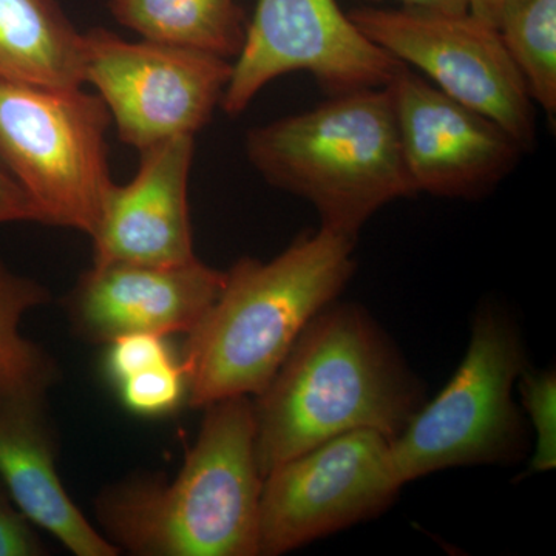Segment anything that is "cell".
Returning <instances> with one entry per match:
<instances>
[{
  "instance_id": "obj_1",
  "label": "cell",
  "mask_w": 556,
  "mask_h": 556,
  "mask_svg": "<svg viewBox=\"0 0 556 556\" xmlns=\"http://www.w3.org/2000/svg\"><path fill=\"white\" fill-rule=\"evenodd\" d=\"M426 402L424 383L378 321L334 300L252 399L260 473L351 431L393 441Z\"/></svg>"
},
{
  "instance_id": "obj_2",
  "label": "cell",
  "mask_w": 556,
  "mask_h": 556,
  "mask_svg": "<svg viewBox=\"0 0 556 556\" xmlns=\"http://www.w3.org/2000/svg\"><path fill=\"white\" fill-rule=\"evenodd\" d=\"M354 247L320 226L269 262L244 257L225 273L214 305L186 334L179 362L189 404L262 393L311 318L350 283Z\"/></svg>"
},
{
  "instance_id": "obj_3",
  "label": "cell",
  "mask_w": 556,
  "mask_h": 556,
  "mask_svg": "<svg viewBox=\"0 0 556 556\" xmlns=\"http://www.w3.org/2000/svg\"><path fill=\"white\" fill-rule=\"evenodd\" d=\"M263 477L252 399L207 405L195 445L172 481L135 477L105 489V538L137 556H258Z\"/></svg>"
},
{
  "instance_id": "obj_4",
  "label": "cell",
  "mask_w": 556,
  "mask_h": 556,
  "mask_svg": "<svg viewBox=\"0 0 556 556\" xmlns=\"http://www.w3.org/2000/svg\"><path fill=\"white\" fill-rule=\"evenodd\" d=\"M244 148L265 181L308 201L321 228L353 240L380 208L417 195L388 87L331 94L308 112L254 127Z\"/></svg>"
},
{
  "instance_id": "obj_5",
  "label": "cell",
  "mask_w": 556,
  "mask_h": 556,
  "mask_svg": "<svg viewBox=\"0 0 556 556\" xmlns=\"http://www.w3.org/2000/svg\"><path fill=\"white\" fill-rule=\"evenodd\" d=\"M526 368V345L514 317L482 306L453 378L391 441V460L402 484L447 468L521 460L529 434L514 387Z\"/></svg>"
},
{
  "instance_id": "obj_6",
  "label": "cell",
  "mask_w": 556,
  "mask_h": 556,
  "mask_svg": "<svg viewBox=\"0 0 556 556\" xmlns=\"http://www.w3.org/2000/svg\"><path fill=\"white\" fill-rule=\"evenodd\" d=\"M109 109L97 93L0 80V163L43 225L91 233L113 181Z\"/></svg>"
},
{
  "instance_id": "obj_7",
  "label": "cell",
  "mask_w": 556,
  "mask_h": 556,
  "mask_svg": "<svg viewBox=\"0 0 556 556\" xmlns=\"http://www.w3.org/2000/svg\"><path fill=\"white\" fill-rule=\"evenodd\" d=\"M348 16L371 42L419 68L453 100L495 121L522 149L535 144V105L496 28L470 13L409 7H364Z\"/></svg>"
},
{
  "instance_id": "obj_8",
  "label": "cell",
  "mask_w": 556,
  "mask_h": 556,
  "mask_svg": "<svg viewBox=\"0 0 556 556\" xmlns=\"http://www.w3.org/2000/svg\"><path fill=\"white\" fill-rule=\"evenodd\" d=\"M390 439L351 431L263 478L258 556H280L388 510L401 493Z\"/></svg>"
},
{
  "instance_id": "obj_9",
  "label": "cell",
  "mask_w": 556,
  "mask_h": 556,
  "mask_svg": "<svg viewBox=\"0 0 556 556\" xmlns=\"http://www.w3.org/2000/svg\"><path fill=\"white\" fill-rule=\"evenodd\" d=\"M232 64L204 51L104 30L84 33V76L109 109L119 139L141 152L195 137L214 115Z\"/></svg>"
},
{
  "instance_id": "obj_10",
  "label": "cell",
  "mask_w": 556,
  "mask_h": 556,
  "mask_svg": "<svg viewBox=\"0 0 556 556\" xmlns=\"http://www.w3.org/2000/svg\"><path fill=\"white\" fill-rule=\"evenodd\" d=\"M405 64L364 35L336 0H257L222 109L239 116L263 87L306 72L331 94L378 89Z\"/></svg>"
},
{
  "instance_id": "obj_11",
  "label": "cell",
  "mask_w": 556,
  "mask_h": 556,
  "mask_svg": "<svg viewBox=\"0 0 556 556\" xmlns=\"http://www.w3.org/2000/svg\"><path fill=\"white\" fill-rule=\"evenodd\" d=\"M387 87L416 193L481 199L515 170L526 152L495 121L453 100L408 65Z\"/></svg>"
},
{
  "instance_id": "obj_12",
  "label": "cell",
  "mask_w": 556,
  "mask_h": 556,
  "mask_svg": "<svg viewBox=\"0 0 556 556\" xmlns=\"http://www.w3.org/2000/svg\"><path fill=\"white\" fill-rule=\"evenodd\" d=\"M225 273L199 258L177 266L93 265L67 300L80 338L110 343L129 334H188L211 309Z\"/></svg>"
},
{
  "instance_id": "obj_13",
  "label": "cell",
  "mask_w": 556,
  "mask_h": 556,
  "mask_svg": "<svg viewBox=\"0 0 556 556\" xmlns=\"http://www.w3.org/2000/svg\"><path fill=\"white\" fill-rule=\"evenodd\" d=\"M193 138L141 150L131 181L113 182L91 233L93 265L177 266L197 258L188 201Z\"/></svg>"
},
{
  "instance_id": "obj_14",
  "label": "cell",
  "mask_w": 556,
  "mask_h": 556,
  "mask_svg": "<svg viewBox=\"0 0 556 556\" xmlns=\"http://www.w3.org/2000/svg\"><path fill=\"white\" fill-rule=\"evenodd\" d=\"M46 397L0 407V479L14 506L76 556H116L119 548L87 521L56 470L53 428Z\"/></svg>"
},
{
  "instance_id": "obj_15",
  "label": "cell",
  "mask_w": 556,
  "mask_h": 556,
  "mask_svg": "<svg viewBox=\"0 0 556 556\" xmlns=\"http://www.w3.org/2000/svg\"><path fill=\"white\" fill-rule=\"evenodd\" d=\"M0 80L43 89L84 87V33L56 0H0Z\"/></svg>"
},
{
  "instance_id": "obj_16",
  "label": "cell",
  "mask_w": 556,
  "mask_h": 556,
  "mask_svg": "<svg viewBox=\"0 0 556 556\" xmlns=\"http://www.w3.org/2000/svg\"><path fill=\"white\" fill-rule=\"evenodd\" d=\"M112 16L141 39L239 56L247 27L236 0H110Z\"/></svg>"
},
{
  "instance_id": "obj_17",
  "label": "cell",
  "mask_w": 556,
  "mask_h": 556,
  "mask_svg": "<svg viewBox=\"0 0 556 556\" xmlns=\"http://www.w3.org/2000/svg\"><path fill=\"white\" fill-rule=\"evenodd\" d=\"M49 300V292L0 260V407L27 397H46L56 382L53 358L21 331L22 318Z\"/></svg>"
},
{
  "instance_id": "obj_18",
  "label": "cell",
  "mask_w": 556,
  "mask_h": 556,
  "mask_svg": "<svg viewBox=\"0 0 556 556\" xmlns=\"http://www.w3.org/2000/svg\"><path fill=\"white\" fill-rule=\"evenodd\" d=\"M527 91L547 116L556 113V0H521L500 27Z\"/></svg>"
},
{
  "instance_id": "obj_19",
  "label": "cell",
  "mask_w": 556,
  "mask_h": 556,
  "mask_svg": "<svg viewBox=\"0 0 556 556\" xmlns=\"http://www.w3.org/2000/svg\"><path fill=\"white\" fill-rule=\"evenodd\" d=\"M522 407L535 430V450L530 471L546 473L556 466V375L555 369L526 368L518 379Z\"/></svg>"
},
{
  "instance_id": "obj_20",
  "label": "cell",
  "mask_w": 556,
  "mask_h": 556,
  "mask_svg": "<svg viewBox=\"0 0 556 556\" xmlns=\"http://www.w3.org/2000/svg\"><path fill=\"white\" fill-rule=\"evenodd\" d=\"M118 387L124 405L141 416L167 415L188 394L185 369L174 358L135 372Z\"/></svg>"
},
{
  "instance_id": "obj_21",
  "label": "cell",
  "mask_w": 556,
  "mask_h": 556,
  "mask_svg": "<svg viewBox=\"0 0 556 556\" xmlns=\"http://www.w3.org/2000/svg\"><path fill=\"white\" fill-rule=\"evenodd\" d=\"M105 368L116 383L141 369L172 361L166 338L155 334H129L109 343Z\"/></svg>"
},
{
  "instance_id": "obj_22",
  "label": "cell",
  "mask_w": 556,
  "mask_h": 556,
  "mask_svg": "<svg viewBox=\"0 0 556 556\" xmlns=\"http://www.w3.org/2000/svg\"><path fill=\"white\" fill-rule=\"evenodd\" d=\"M20 508L0 492V556H42L47 548Z\"/></svg>"
},
{
  "instance_id": "obj_23",
  "label": "cell",
  "mask_w": 556,
  "mask_h": 556,
  "mask_svg": "<svg viewBox=\"0 0 556 556\" xmlns=\"http://www.w3.org/2000/svg\"><path fill=\"white\" fill-rule=\"evenodd\" d=\"M7 223H40L42 214L20 182L0 163V225Z\"/></svg>"
},
{
  "instance_id": "obj_24",
  "label": "cell",
  "mask_w": 556,
  "mask_h": 556,
  "mask_svg": "<svg viewBox=\"0 0 556 556\" xmlns=\"http://www.w3.org/2000/svg\"><path fill=\"white\" fill-rule=\"evenodd\" d=\"M519 2L521 0H468V13L497 30L508 11Z\"/></svg>"
},
{
  "instance_id": "obj_25",
  "label": "cell",
  "mask_w": 556,
  "mask_h": 556,
  "mask_svg": "<svg viewBox=\"0 0 556 556\" xmlns=\"http://www.w3.org/2000/svg\"><path fill=\"white\" fill-rule=\"evenodd\" d=\"M409 9L439 11V13H468V0H399Z\"/></svg>"
}]
</instances>
